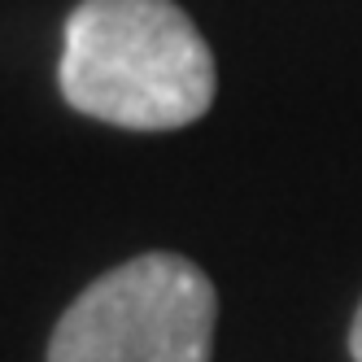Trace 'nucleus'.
Masks as SVG:
<instances>
[{"label": "nucleus", "mask_w": 362, "mask_h": 362, "mask_svg": "<svg viewBox=\"0 0 362 362\" xmlns=\"http://www.w3.org/2000/svg\"><path fill=\"white\" fill-rule=\"evenodd\" d=\"M57 88L70 110L127 132H175L214 105V53L175 0H79Z\"/></svg>", "instance_id": "obj_1"}, {"label": "nucleus", "mask_w": 362, "mask_h": 362, "mask_svg": "<svg viewBox=\"0 0 362 362\" xmlns=\"http://www.w3.org/2000/svg\"><path fill=\"white\" fill-rule=\"evenodd\" d=\"M218 293L179 253H140L92 279L57 319L48 362H210Z\"/></svg>", "instance_id": "obj_2"}, {"label": "nucleus", "mask_w": 362, "mask_h": 362, "mask_svg": "<svg viewBox=\"0 0 362 362\" xmlns=\"http://www.w3.org/2000/svg\"><path fill=\"white\" fill-rule=\"evenodd\" d=\"M349 354H354V362H362V305H358L354 327H349Z\"/></svg>", "instance_id": "obj_3"}]
</instances>
